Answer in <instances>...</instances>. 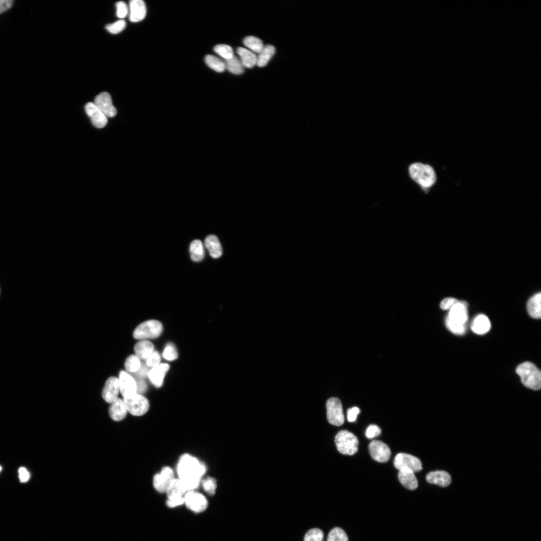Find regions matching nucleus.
Instances as JSON below:
<instances>
[{"instance_id":"1","label":"nucleus","mask_w":541,"mask_h":541,"mask_svg":"<svg viewBox=\"0 0 541 541\" xmlns=\"http://www.w3.org/2000/svg\"><path fill=\"white\" fill-rule=\"evenodd\" d=\"M177 469L179 479L183 482L187 491H193L198 487L206 471L204 465L188 454L180 457Z\"/></svg>"},{"instance_id":"2","label":"nucleus","mask_w":541,"mask_h":541,"mask_svg":"<svg viewBox=\"0 0 541 541\" xmlns=\"http://www.w3.org/2000/svg\"><path fill=\"white\" fill-rule=\"evenodd\" d=\"M409 177L424 192H427L437 181L438 176L432 166L421 162H414L408 168Z\"/></svg>"},{"instance_id":"3","label":"nucleus","mask_w":541,"mask_h":541,"mask_svg":"<svg viewBox=\"0 0 541 541\" xmlns=\"http://www.w3.org/2000/svg\"><path fill=\"white\" fill-rule=\"evenodd\" d=\"M523 384L530 389L538 390L541 387V373L540 369L530 362L520 364L516 369Z\"/></svg>"},{"instance_id":"4","label":"nucleus","mask_w":541,"mask_h":541,"mask_svg":"<svg viewBox=\"0 0 541 541\" xmlns=\"http://www.w3.org/2000/svg\"><path fill=\"white\" fill-rule=\"evenodd\" d=\"M335 443L338 451L345 455L353 456L359 450L358 438L348 430H342L336 437Z\"/></svg>"},{"instance_id":"5","label":"nucleus","mask_w":541,"mask_h":541,"mask_svg":"<svg viewBox=\"0 0 541 541\" xmlns=\"http://www.w3.org/2000/svg\"><path fill=\"white\" fill-rule=\"evenodd\" d=\"M163 331V325L160 321L151 320L140 324L134 331L133 336L138 340L154 339L159 337Z\"/></svg>"},{"instance_id":"6","label":"nucleus","mask_w":541,"mask_h":541,"mask_svg":"<svg viewBox=\"0 0 541 541\" xmlns=\"http://www.w3.org/2000/svg\"><path fill=\"white\" fill-rule=\"evenodd\" d=\"M123 401L127 411L135 416L144 415L150 408L148 399L143 395L138 393L124 398Z\"/></svg>"},{"instance_id":"7","label":"nucleus","mask_w":541,"mask_h":541,"mask_svg":"<svg viewBox=\"0 0 541 541\" xmlns=\"http://www.w3.org/2000/svg\"><path fill=\"white\" fill-rule=\"evenodd\" d=\"M327 417L330 423L340 426L345 422V415L341 400L336 397L329 399L327 402Z\"/></svg>"},{"instance_id":"8","label":"nucleus","mask_w":541,"mask_h":541,"mask_svg":"<svg viewBox=\"0 0 541 541\" xmlns=\"http://www.w3.org/2000/svg\"><path fill=\"white\" fill-rule=\"evenodd\" d=\"M394 465L395 468L399 470H408L413 473L420 471L422 469L421 461L417 458L410 455L400 453L395 457Z\"/></svg>"},{"instance_id":"9","label":"nucleus","mask_w":541,"mask_h":541,"mask_svg":"<svg viewBox=\"0 0 541 541\" xmlns=\"http://www.w3.org/2000/svg\"><path fill=\"white\" fill-rule=\"evenodd\" d=\"M184 500L187 508L195 513L202 512L208 506L207 500L205 497L194 491H188L185 494Z\"/></svg>"},{"instance_id":"10","label":"nucleus","mask_w":541,"mask_h":541,"mask_svg":"<svg viewBox=\"0 0 541 541\" xmlns=\"http://www.w3.org/2000/svg\"><path fill=\"white\" fill-rule=\"evenodd\" d=\"M94 103L107 118H113L117 115V111L109 93L106 92L100 93L95 97Z\"/></svg>"},{"instance_id":"11","label":"nucleus","mask_w":541,"mask_h":541,"mask_svg":"<svg viewBox=\"0 0 541 541\" xmlns=\"http://www.w3.org/2000/svg\"><path fill=\"white\" fill-rule=\"evenodd\" d=\"M467 306L466 302L459 301L450 309L446 319L455 324L464 326L468 319Z\"/></svg>"},{"instance_id":"12","label":"nucleus","mask_w":541,"mask_h":541,"mask_svg":"<svg viewBox=\"0 0 541 541\" xmlns=\"http://www.w3.org/2000/svg\"><path fill=\"white\" fill-rule=\"evenodd\" d=\"M369 451L372 458L379 463H386L391 457L389 447L379 441H373L369 445Z\"/></svg>"},{"instance_id":"13","label":"nucleus","mask_w":541,"mask_h":541,"mask_svg":"<svg viewBox=\"0 0 541 541\" xmlns=\"http://www.w3.org/2000/svg\"><path fill=\"white\" fill-rule=\"evenodd\" d=\"M174 479L173 470L169 467H164L160 473L154 476V487L160 493H166L168 487Z\"/></svg>"},{"instance_id":"14","label":"nucleus","mask_w":541,"mask_h":541,"mask_svg":"<svg viewBox=\"0 0 541 541\" xmlns=\"http://www.w3.org/2000/svg\"><path fill=\"white\" fill-rule=\"evenodd\" d=\"M120 391L124 398L137 393V384L135 379L128 372L122 371L119 375Z\"/></svg>"},{"instance_id":"15","label":"nucleus","mask_w":541,"mask_h":541,"mask_svg":"<svg viewBox=\"0 0 541 541\" xmlns=\"http://www.w3.org/2000/svg\"><path fill=\"white\" fill-rule=\"evenodd\" d=\"M120 391L119 379L116 377L108 378L102 391V397L108 403H112L118 398Z\"/></svg>"},{"instance_id":"16","label":"nucleus","mask_w":541,"mask_h":541,"mask_svg":"<svg viewBox=\"0 0 541 541\" xmlns=\"http://www.w3.org/2000/svg\"><path fill=\"white\" fill-rule=\"evenodd\" d=\"M85 112L90 118L93 125L98 128L102 129L107 124V118L93 102H89L85 107Z\"/></svg>"},{"instance_id":"17","label":"nucleus","mask_w":541,"mask_h":541,"mask_svg":"<svg viewBox=\"0 0 541 541\" xmlns=\"http://www.w3.org/2000/svg\"><path fill=\"white\" fill-rule=\"evenodd\" d=\"M146 14V5L142 0H132L130 2L129 15L132 22L137 23L143 20Z\"/></svg>"},{"instance_id":"18","label":"nucleus","mask_w":541,"mask_h":541,"mask_svg":"<svg viewBox=\"0 0 541 541\" xmlns=\"http://www.w3.org/2000/svg\"><path fill=\"white\" fill-rule=\"evenodd\" d=\"M426 480L429 484L437 485L443 488L449 486L452 483L451 476L444 471L430 472L427 475Z\"/></svg>"},{"instance_id":"19","label":"nucleus","mask_w":541,"mask_h":541,"mask_svg":"<svg viewBox=\"0 0 541 541\" xmlns=\"http://www.w3.org/2000/svg\"><path fill=\"white\" fill-rule=\"evenodd\" d=\"M170 366L167 363L160 364L153 368L149 372L148 376L151 382L156 387L162 386L166 374L169 370Z\"/></svg>"},{"instance_id":"20","label":"nucleus","mask_w":541,"mask_h":541,"mask_svg":"<svg viewBox=\"0 0 541 541\" xmlns=\"http://www.w3.org/2000/svg\"><path fill=\"white\" fill-rule=\"evenodd\" d=\"M491 328L489 319L485 315L477 316L473 321L471 325L472 331L479 335H483L488 333Z\"/></svg>"},{"instance_id":"21","label":"nucleus","mask_w":541,"mask_h":541,"mask_svg":"<svg viewBox=\"0 0 541 541\" xmlns=\"http://www.w3.org/2000/svg\"><path fill=\"white\" fill-rule=\"evenodd\" d=\"M204 244L211 257L217 259L222 256L223 249L217 237L212 235L207 236Z\"/></svg>"},{"instance_id":"22","label":"nucleus","mask_w":541,"mask_h":541,"mask_svg":"<svg viewBox=\"0 0 541 541\" xmlns=\"http://www.w3.org/2000/svg\"><path fill=\"white\" fill-rule=\"evenodd\" d=\"M398 479L400 483L405 488L409 490H415L418 487V481L414 475V473L408 470H399Z\"/></svg>"},{"instance_id":"23","label":"nucleus","mask_w":541,"mask_h":541,"mask_svg":"<svg viewBox=\"0 0 541 541\" xmlns=\"http://www.w3.org/2000/svg\"><path fill=\"white\" fill-rule=\"evenodd\" d=\"M127 409L123 400L120 398H118L112 403L109 410L111 418L117 421L124 419L127 416Z\"/></svg>"},{"instance_id":"24","label":"nucleus","mask_w":541,"mask_h":541,"mask_svg":"<svg viewBox=\"0 0 541 541\" xmlns=\"http://www.w3.org/2000/svg\"><path fill=\"white\" fill-rule=\"evenodd\" d=\"M186 492L187 490L183 482L180 479H174L170 484L166 493L169 499H173L183 497Z\"/></svg>"},{"instance_id":"25","label":"nucleus","mask_w":541,"mask_h":541,"mask_svg":"<svg viewBox=\"0 0 541 541\" xmlns=\"http://www.w3.org/2000/svg\"><path fill=\"white\" fill-rule=\"evenodd\" d=\"M154 345L149 341L143 340L136 344L134 348L136 356L140 360L147 359L155 351Z\"/></svg>"},{"instance_id":"26","label":"nucleus","mask_w":541,"mask_h":541,"mask_svg":"<svg viewBox=\"0 0 541 541\" xmlns=\"http://www.w3.org/2000/svg\"><path fill=\"white\" fill-rule=\"evenodd\" d=\"M237 53L241 58V61L244 67L248 68L254 67L257 63V56L249 50L239 47Z\"/></svg>"},{"instance_id":"27","label":"nucleus","mask_w":541,"mask_h":541,"mask_svg":"<svg viewBox=\"0 0 541 541\" xmlns=\"http://www.w3.org/2000/svg\"><path fill=\"white\" fill-rule=\"evenodd\" d=\"M541 295L540 293H539L532 297L527 303V310L529 314L534 319L541 318Z\"/></svg>"},{"instance_id":"28","label":"nucleus","mask_w":541,"mask_h":541,"mask_svg":"<svg viewBox=\"0 0 541 541\" xmlns=\"http://www.w3.org/2000/svg\"><path fill=\"white\" fill-rule=\"evenodd\" d=\"M191 259L196 262H200L204 257V251L202 242L198 240L193 241L189 247Z\"/></svg>"},{"instance_id":"29","label":"nucleus","mask_w":541,"mask_h":541,"mask_svg":"<svg viewBox=\"0 0 541 541\" xmlns=\"http://www.w3.org/2000/svg\"><path fill=\"white\" fill-rule=\"evenodd\" d=\"M275 53V48L272 45H267L264 47L262 50L257 57V65L260 67H263L267 65L270 59L273 57Z\"/></svg>"},{"instance_id":"30","label":"nucleus","mask_w":541,"mask_h":541,"mask_svg":"<svg viewBox=\"0 0 541 541\" xmlns=\"http://www.w3.org/2000/svg\"><path fill=\"white\" fill-rule=\"evenodd\" d=\"M205 62L209 68L217 72H223L226 69L225 62L214 56L206 55Z\"/></svg>"},{"instance_id":"31","label":"nucleus","mask_w":541,"mask_h":541,"mask_svg":"<svg viewBox=\"0 0 541 541\" xmlns=\"http://www.w3.org/2000/svg\"><path fill=\"white\" fill-rule=\"evenodd\" d=\"M225 63L226 68L233 74L240 75L244 72V67L241 61L235 56L227 60Z\"/></svg>"},{"instance_id":"32","label":"nucleus","mask_w":541,"mask_h":541,"mask_svg":"<svg viewBox=\"0 0 541 541\" xmlns=\"http://www.w3.org/2000/svg\"><path fill=\"white\" fill-rule=\"evenodd\" d=\"M244 44L252 51L258 54L264 48L262 40L254 36H248L245 38Z\"/></svg>"},{"instance_id":"33","label":"nucleus","mask_w":541,"mask_h":541,"mask_svg":"<svg viewBox=\"0 0 541 541\" xmlns=\"http://www.w3.org/2000/svg\"><path fill=\"white\" fill-rule=\"evenodd\" d=\"M125 367L128 372L136 373L141 367L140 360L136 355L131 356L126 361Z\"/></svg>"},{"instance_id":"34","label":"nucleus","mask_w":541,"mask_h":541,"mask_svg":"<svg viewBox=\"0 0 541 541\" xmlns=\"http://www.w3.org/2000/svg\"><path fill=\"white\" fill-rule=\"evenodd\" d=\"M213 50L216 53H217L226 60L230 59L234 56L233 50L229 45L224 44L216 45L214 47Z\"/></svg>"},{"instance_id":"35","label":"nucleus","mask_w":541,"mask_h":541,"mask_svg":"<svg viewBox=\"0 0 541 541\" xmlns=\"http://www.w3.org/2000/svg\"><path fill=\"white\" fill-rule=\"evenodd\" d=\"M327 541H349L346 532L340 528H335L329 533Z\"/></svg>"},{"instance_id":"36","label":"nucleus","mask_w":541,"mask_h":541,"mask_svg":"<svg viewBox=\"0 0 541 541\" xmlns=\"http://www.w3.org/2000/svg\"><path fill=\"white\" fill-rule=\"evenodd\" d=\"M323 532L317 528L309 530L304 537V541H323Z\"/></svg>"},{"instance_id":"37","label":"nucleus","mask_w":541,"mask_h":541,"mask_svg":"<svg viewBox=\"0 0 541 541\" xmlns=\"http://www.w3.org/2000/svg\"><path fill=\"white\" fill-rule=\"evenodd\" d=\"M202 485L204 491L210 495H213L215 493L217 484L216 480L211 477H208L202 482Z\"/></svg>"},{"instance_id":"38","label":"nucleus","mask_w":541,"mask_h":541,"mask_svg":"<svg viewBox=\"0 0 541 541\" xmlns=\"http://www.w3.org/2000/svg\"><path fill=\"white\" fill-rule=\"evenodd\" d=\"M164 359L169 361H173L178 358V353L176 347L172 343L168 344L163 354Z\"/></svg>"},{"instance_id":"39","label":"nucleus","mask_w":541,"mask_h":541,"mask_svg":"<svg viewBox=\"0 0 541 541\" xmlns=\"http://www.w3.org/2000/svg\"><path fill=\"white\" fill-rule=\"evenodd\" d=\"M126 22L121 19L114 23L108 24L105 28L110 33L117 34L122 32L126 28Z\"/></svg>"},{"instance_id":"40","label":"nucleus","mask_w":541,"mask_h":541,"mask_svg":"<svg viewBox=\"0 0 541 541\" xmlns=\"http://www.w3.org/2000/svg\"><path fill=\"white\" fill-rule=\"evenodd\" d=\"M446 324L448 329L456 335H463L466 332V325L462 326V325L457 324L451 322L447 319H446Z\"/></svg>"},{"instance_id":"41","label":"nucleus","mask_w":541,"mask_h":541,"mask_svg":"<svg viewBox=\"0 0 541 541\" xmlns=\"http://www.w3.org/2000/svg\"><path fill=\"white\" fill-rule=\"evenodd\" d=\"M117 15L118 18L123 19L126 18L129 14V9L127 4L120 1L116 4Z\"/></svg>"},{"instance_id":"42","label":"nucleus","mask_w":541,"mask_h":541,"mask_svg":"<svg viewBox=\"0 0 541 541\" xmlns=\"http://www.w3.org/2000/svg\"><path fill=\"white\" fill-rule=\"evenodd\" d=\"M381 432V429L377 425L371 424L367 428L365 435L367 438L371 439L379 436Z\"/></svg>"},{"instance_id":"43","label":"nucleus","mask_w":541,"mask_h":541,"mask_svg":"<svg viewBox=\"0 0 541 541\" xmlns=\"http://www.w3.org/2000/svg\"><path fill=\"white\" fill-rule=\"evenodd\" d=\"M161 359L160 354L158 352H154L147 359V365L150 367L154 368L160 364Z\"/></svg>"},{"instance_id":"44","label":"nucleus","mask_w":541,"mask_h":541,"mask_svg":"<svg viewBox=\"0 0 541 541\" xmlns=\"http://www.w3.org/2000/svg\"><path fill=\"white\" fill-rule=\"evenodd\" d=\"M459 301V300L454 298H447L442 301L440 306L443 310L450 309L452 306Z\"/></svg>"},{"instance_id":"45","label":"nucleus","mask_w":541,"mask_h":541,"mask_svg":"<svg viewBox=\"0 0 541 541\" xmlns=\"http://www.w3.org/2000/svg\"><path fill=\"white\" fill-rule=\"evenodd\" d=\"M361 410L358 407H354L348 410V419L349 422H352L356 420L358 414Z\"/></svg>"},{"instance_id":"46","label":"nucleus","mask_w":541,"mask_h":541,"mask_svg":"<svg viewBox=\"0 0 541 541\" xmlns=\"http://www.w3.org/2000/svg\"><path fill=\"white\" fill-rule=\"evenodd\" d=\"M13 2L12 0H0V14L10 9Z\"/></svg>"},{"instance_id":"47","label":"nucleus","mask_w":541,"mask_h":541,"mask_svg":"<svg viewBox=\"0 0 541 541\" xmlns=\"http://www.w3.org/2000/svg\"><path fill=\"white\" fill-rule=\"evenodd\" d=\"M184 503V497L176 499H169L167 505L170 508H175Z\"/></svg>"},{"instance_id":"48","label":"nucleus","mask_w":541,"mask_h":541,"mask_svg":"<svg viewBox=\"0 0 541 541\" xmlns=\"http://www.w3.org/2000/svg\"><path fill=\"white\" fill-rule=\"evenodd\" d=\"M19 478L21 482H27L30 478V475L27 470L24 468H21L19 470Z\"/></svg>"},{"instance_id":"49","label":"nucleus","mask_w":541,"mask_h":541,"mask_svg":"<svg viewBox=\"0 0 541 541\" xmlns=\"http://www.w3.org/2000/svg\"><path fill=\"white\" fill-rule=\"evenodd\" d=\"M137 384L138 394H141L146 392L147 389V385L145 381L139 380L137 382Z\"/></svg>"},{"instance_id":"50","label":"nucleus","mask_w":541,"mask_h":541,"mask_svg":"<svg viewBox=\"0 0 541 541\" xmlns=\"http://www.w3.org/2000/svg\"><path fill=\"white\" fill-rule=\"evenodd\" d=\"M137 372L138 373L137 374L139 377L144 378L146 377L147 375H148L149 371L146 366H141L140 369Z\"/></svg>"},{"instance_id":"51","label":"nucleus","mask_w":541,"mask_h":541,"mask_svg":"<svg viewBox=\"0 0 541 541\" xmlns=\"http://www.w3.org/2000/svg\"><path fill=\"white\" fill-rule=\"evenodd\" d=\"M1 470H2V468H1V467H0V471H1Z\"/></svg>"}]
</instances>
